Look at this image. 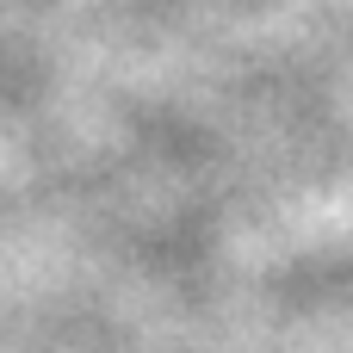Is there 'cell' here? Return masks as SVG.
Wrapping results in <instances>:
<instances>
[]
</instances>
